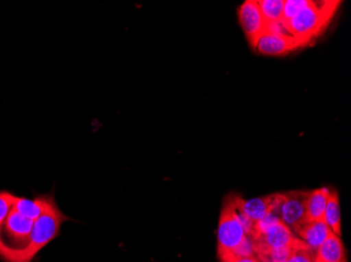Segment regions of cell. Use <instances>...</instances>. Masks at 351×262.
<instances>
[{"label":"cell","mask_w":351,"mask_h":262,"mask_svg":"<svg viewBox=\"0 0 351 262\" xmlns=\"http://www.w3.org/2000/svg\"><path fill=\"white\" fill-rule=\"evenodd\" d=\"M284 262H313V251L309 248H301L295 250L289 259Z\"/></svg>","instance_id":"cell-16"},{"label":"cell","mask_w":351,"mask_h":262,"mask_svg":"<svg viewBox=\"0 0 351 262\" xmlns=\"http://www.w3.org/2000/svg\"><path fill=\"white\" fill-rule=\"evenodd\" d=\"M341 1H311L293 19L285 23L289 34L301 47L308 44L326 29Z\"/></svg>","instance_id":"cell-2"},{"label":"cell","mask_w":351,"mask_h":262,"mask_svg":"<svg viewBox=\"0 0 351 262\" xmlns=\"http://www.w3.org/2000/svg\"><path fill=\"white\" fill-rule=\"evenodd\" d=\"M323 220L328 226L331 233L341 237L342 226H341L340 200H339V195L336 191H330Z\"/></svg>","instance_id":"cell-11"},{"label":"cell","mask_w":351,"mask_h":262,"mask_svg":"<svg viewBox=\"0 0 351 262\" xmlns=\"http://www.w3.org/2000/svg\"><path fill=\"white\" fill-rule=\"evenodd\" d=\"M254 51L267 56H281L301 47L297 39L291 36H283L264 31L252 43Z\"/></svg>","instance_id":"cell-5"},{"label":"cell","mask_w":351,"mask_h":262,"mask_svg":"<svg viewBox=\"0 0 351 262\" xmlns=\"http://www.w3.org/2000/svg\"><path fill=\"white\" fill-rule=\"evenodd\" d=\"M247 237L241 220L237 212L234 196L226 198V204L221 211L217 231L218 255L237 251L245 242Z\"/></svg>","instance_id":"cell-3"},{"label":"cell","mask_w":351,"mask_h":262,"mask_svg":"<svg viewBox=\"0 0 351 262\" xmlns=\"http://www.w3.org/2000/svg\"><path fill=\"white\" fill-rule=\"evenodd\" d=\"M282 198H283V193L267 195L263 198H252L248 200L234 196V204L237 209L248 220H252L254 224H257L275 209V207L281 202Z\"/></svg>","instance_id":"cell-6"},{"label":"cell","mask_w":351,"mask_h":262,"mask_svg":"<svg viewBox=\"0 0 351 262\" xmlns=\"http://www.w3.org/2000/svg\"><path fill=\"white\" fill-rule=\"evenodd\" d=\"M16 195L7 190L0 191V230L10 215L15 202Z\"/></svg>","instance_id":"cell-15"},{"label":"cell","mask_w":351,"mask_h":262,"mask_svg":"<svg viewBox=\"0 0 351 262\" xmlns=\"http://www.w3.org/2000/svg\"><path fill=\"white\" fill-rule=\"evenodd\" d=\"M221 262H261L257 256L237 255V254L223 253L219 255Z\"/></svg>","instance_id":"cell-17"},{"label":"cell","mask_w":351,"mask_h":262,"mask_svg":"<svg viewBox=\"0 0 351 262\" xmlns=\"http://www.w3.org/2000/svg\"><path fill=\"white\" fill-rule=\"evenodd\" d=\"M344 262H346V261H344Z\"/></svg>","instance_id":"cell-18"},{"label":"cell","mask_w":351,"mask_h":262,"mask_svg":"<svg viewBox=\"0 0 351 262\" xmlns=\"http://www.w3.org/2000/svg\"><path fill=\"white\" fill-rule=\"evenodd\" d=\"M69 220L59 209L54 194H43V211L35 220L29 244L21 250H0V258L5 262H32L43 248L60 234L61 226Z\"/></svg>","instance_id":"cell-1"},{"label":"cell","mask_w":351,"mask_h":262,"mask_svg":"<svg viewBox=\"0 0 351 262\" xmlns=\"http://www.w3.org/2000/svg\"><path fill=\"white\" fill-rule=\"evenodd\" d=\"M266 23L282 21L284 0H257Z\"/></svg>","instance_id":"cell-13"},{"label":"cell","mask_w":351,"mask_h":262,"mask_svg":"<svg viewBox=\"0 0 351 262\" xmlns=\"http://www.w3.org/2000/svg\"><path fill=\"white\" fill-rule=\"evenodd\" d=\"M238 14L240 25L252 44L266 29V21L260 11L257 0L244 1L241 7L239 8Z\"/></svg>","instance_id":"cell-7"},{"label":"cell","mask_w":351,"mask_h":262,"mask_svg":"<svg viewBox=\"0 0 351 262\" xmlns=\"http://www.w3.org/2000/svg\"><path fill=\"white\" fill-rule=\"evenodd\" d=\"M13 209L25 218L36 220L43 211V195H38L34 200L16 196Z\"/></svg>","instance_id":"cell-12"},{"label":"cell","mask_w":351,"mask_h":262,"mask_svg":"<svg viewBox=\"0 0 351 262\" xmlns=\"http://www.w3.org/2000/svg\"><path fill=\"white\" fill-rule=\"evenodd\" d=\"M307 193L308 192L306 191L284 193L283 200L278 208L271 212L293 232L305 222V200Z\"/></svg>","instance_id":"cell-4"},{"label":"cell","mask_w":351,"mask_h":262,"mask_svg":"<svg viewBox=\"0 0 351 262\" xmlns=\"http://www.w3.org/2000/svg\"><path fill=\"white\" fill-rule=\"evenodd\" d=\"M330 190L319 188L308 191L305 200V222L323 220Z\"/></svg>","instance_id":"cell-10"},{"label":"cell","mask_w":351,"mask_h":262,"mask_svg":"<svg viewBox=\"0 0 351 262\" xmlns=\"http://www.w3.org/2000/svg\"><path fill=\"white\" fill-rule=\"evenodd\" d=\"M293 234L306 244L313 254V252L328 238L331 231L324 220H321L303 222L295 228Z\"/></svg>","instance_id":"cell-8"},{"label":"cell","mask_w":351,"mask_h":262,"mask_svg":"<svg viewBox=\"0 0 351 262\" xmlns=\"http://www.w3.org/2000/svg\"><path fill=\"white\" fill-rule=\"evenodd\" d=\"M311 3V0H284L283 14L282 21L284 23H289L302 10L305 9Z\"/></svg>","instance_id":"cell-14"},{"label":"cell","mask_w":351,"mask_h":262,"mask_svg":"<svg viewBox=\"0 0 351 262\" xmlns=\"http://www.w3.org/2000/svg\"><path fill=\"white\" fill-rule=\"evenodd\" d=\"M313 262H344L346 252L344 244L339 236L331 233L313 254Z\"/></svg>","instance_id":"cell-9"}]
</instances>
